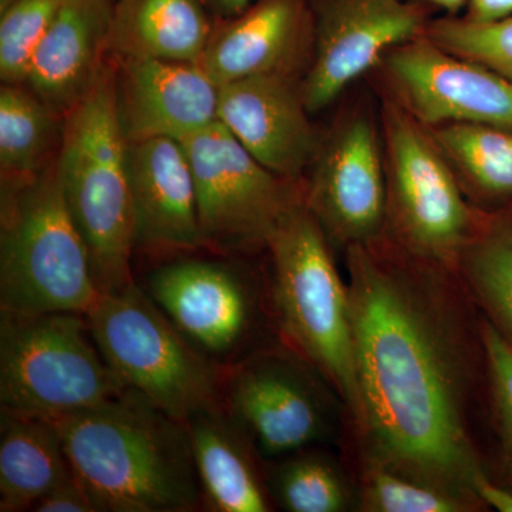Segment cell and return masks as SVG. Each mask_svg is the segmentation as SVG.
<instances>
[{
	"label": "cell",
	"instance_id": "obj_1",
	"mask_svg": "<svg viewBox=\"0 0 512 512\" xmlns=\"http://www.w3.org/2000/svg\"><path fill=\"white\" fill-rule=\"evenodd\" d=\"M359 412L343 453L487 508L484 318L453 266L384 237L343 252Z\"/></svg>",
	"mask_w": 512,
	"mask_h": 512
},
{
	"label": "cell",
	"instance_id": "obj_2",
	"mask_svg": "<svg viewBox=\"0 0 512 512\" xmlns=\"http://www.w3.org/2000/svg\"><path fill=\"white\" fill-rule=\"evenodd\" d=\"M99 512H191L202 495L187 424L140 394L50 419Z\"/></svg>",
	"mask_w": 512,
	"mask_h": 512
},
{
	"label": "cell",
	"instance_id": "obj_14",
	"mask_svg": "<svg viewBox=\"0 0 512 512\" xmlns=\"http://www.w3.org/2000/svg\"><path fill=\"white\" fill-rule=\"evenodd\" d=\"M372 73L380 96L424 127L450 123L512 127L511 80L448 52L426 33L393 47Z\"/></svg>",
	"mask_w": 512,
	"mask_h": 512
},
{
	"label": "cell",
	"instance_id": "obj_8",
	"mask_svg": "<svg viewBox=\"0 0 512 512\" xmlns=\"http://www.w3.org/2000/svg\"><path fill=\"white\" fill-rule=\"evenodd\" d=\"M124 387L79 313L0 315L2 409L56 419L116 399Z\"/></svg>",
	"mask_w": 512,
	"mask_h": 512
},
{
	"label": "cell",
	"instance_id": "obj_31",
	"mask_svg": "<svg viewBox=\"0 0 512 512\" xmlns=\"http://www.w3.org/2000/svg\"><path fill=\"white\" fill-rule=\"evenodd\" d=\"M32 511L37 512H99L86 487L76 476L69 477L53 488Z\"/></svg>",
	"mask_w": 512,
	"mask_h": 512
},
{
	"label": "cell",
	"instance_id": "obj_33",
	"mask_svg": "<svg viewBox=\"0 0 512 512\" xmlns=\"http://www.w3.org/2000/svg\"><path fill=\"white\" fill-rule=\"evenodd\" d=\"M476 491L487 511L512 512L511 488L494 483L488 477H483L478 480Z\"/></svg>",
	"mask_w": 512,
	"mask_h": 512
},
{
	"label": "cell",
	"instance_id": "obj_7",
	"mask_svg": "<svg viewBox=\"0 0 512 512\" xmlns=\"http://www.w3.org/2000/svg\"><path fill=\"white\" fill-rule=\"evenodd\" d=\"M221 407L265 461L349 441L348 407L305 357L281 340L225 370Z\"/></svg>",
	"mask_w": 512,
	"mask_h": 512
},
{
	"label": "cell",
	"instance_id": "obj_16",
	"mask_svg": "<svg viewBox=\"0 0 512 512\" xmlns=\"http://www.w3.org/2000/svg\"><path fill=\"white\" fill-rule=\"evenodd\" d=\"M312 53L309 0H254L232 18L215 19L200 64L218 86L268 74L303 80Z\"/></svg>",
	"mask_w": 512,
	"mask_h": 512
},
{
	"label": "cell",
	"instance_id": "obj_17",
	"mask_svg": "<svg viewBox=\"0 0 512 512\" xmlns=\"http://www.w3.org/2000/svg\"><path fill=\"white\" fill-rule=\"evenodd\" d=\"M117 62V60H116ZM220 86L200 63L117 62V109L127 140H184L218 120Z\"/></svg>",
	"mask_w": 512,
	"mask_h": 512
},
{
	"label": "cell",
	"instance_id": "obj_5",
	"mask_svg": "<svg viewBox=\"0 0 512 512\" xmlns=\"http://www.w3.org/2000/svg\"><path fill=\"white\" fill-rule=\"evenodd\" d=\"M100 295L89 248L64 198L57 157L33 177L2 180V312L86 316Z\"/></svg>",
	"mask_w": 512,
	"mask_h": 512
},
{
	"label": "cell",
	"instance_id": "obj_34",
	"mask_svg": "<svg viewBox=\"0 0 512 512\" xmlns=\"http://www.w3.org/2000/svg\"><path fill=\"white\" fill-rule=\"evenodd\" d=\"M204 2L215 19H225L238 15L254 0H204Z\"/></svg>",
	"mask_w": 512,
	"mask_h": 512
},
{
	"label": "cell",
	"instance_id": "obj_13",
	"mask_svg": "<svg viewBox=\"0 0 512 512\" xmlns=\"http://www.w3.org/2000/svg\"><path fill=\"white\" fill-rule=\"evenodd\" d=\"M313 53L302 80L309 113L332 106L393 47L426 33L439 10L419 0H309Z\"/></svg>",
	"mask_w": 512,
	"mask_h": 512
},
{
	"label": "cell",
	"instance_id": "obj_22",
	"mask_svg": "<svg viewBox=\"0 0 512 512\" xmlns=\"http://www.w3.org/2000/svg\"><path fill=\"white\" fill-rule=\"evenodd\" d=\"M72 476L62 436L52 420L2 409L0 511L32 510L37 501Z\"/></svg>",
	"mask_w": 512,
	"mask_h": 512
},
{
	"label": "cell",
	"instance_id": "obj_23",
	"mask_svg": "<svg viewBox=\"0 0 512 512\" xmlns=\"http://www.w3.org/2000/svg\"><path fill=\"white\" fill-rule=\"evenodd\" d=\"M429 131L474 208L512 207V127L450 123Z\"/></svg>",
	"mask_w": 512,
	"mask_h": 512
},
{
	"label": "cell",
	"instance_id": "obj_36",
	"mask_svg": "<svg viewBox=\"0 0 512 512\" xmlns=\"http://www.w3.org/2000/svg\"><path fill=\"white\" fill-rule=\"evenodd\" d=\"M15 0H0V13L5 12Z\"/></svg>",
	"mask_w": 512,
	"mask_h": 512
},
{
	"label": "cell",
	"instance_id": "obj_19",
	"mask_svg": "<svg viewBox=\"0 0 512 512\" xmlns=\"http://www.w3.org/2000/svg\"><path fill=\"white\" fill-rule=\"evenodd\" d=\"M114 0H66L30 59L26 86L60 116L96 83L110 55Z\"/></svg>",
	"mask_w": 512,
	"mask_h": 512
},
{
	"label": "cell",
	"instance_id": "obj_15",
	"mask_svg": "<svg viewBox=\"0 0 512 512\" xmlns=\"http://www.w3.org/2000/svg\"><path fill=\"white\" fill-rule=\"evenodd\" d=\"M298 77H247L220 86L218 121L272 173L303 183L322 133L311 121Z\"/></svg>",
	"mask_w": 512,
	"mask_h": 512
},
{
	"label": "cell",
	"instance_id": "obj_37",
	"mask_svg": "<svg viewBox=\"0 0 512 512\" xmlns=\"http://www.w3.org/2000/svg\"><path fill=\"white\" fill-rule=\"evenodd\" d=\"M114 2H116V0H114Z\"/></svg>",
	"mask_w": 512,
	"mask_h": 512
},
{
	"label": "cell",
	"instance_id": "obj_32",
	"mask_svg": "<svg viewBox=\"0 0 512 512\" xmlns=\"http://www.w3.org/2000/svg\"><path fill=\"white\" fill-rule=\"evenodd\" d=\"M460 16L474 23L497 22L512 16V0H468Z\"/></svg>",
	"mask_w": 512,
	"mask_h": 512
},
{
	"label": "cell",
	"instance_id": "obj_4",
	"mask_svg": "<svg viewBox=\"0 0 512 512\" xmlns=\"http://www.w3.org/2000/svg\"><path fill=\"white\" fill-rule=\"evenodd\" d=\"M335 249L305 200L266 242V272L276 335L326 377L348 407L350 434L359 412L348 281Z\"/></svg>",
	"mask_w": 512,
	"mask_h": 512
},
{
	"label": "cell",
	"instance_id": "obj_29",
	"mask_svg": "<svg viewBox=\"0 0 512 512\" xmlns=\"http://www.w3.org/2000/svg\"><path fill=\"white\" fill-rule=\"evenodd\" d=\"M426 35L448 52L483 64L512 82V16L490 23L434 16Z\"/></svg>",
	"mask_w": 512,
	"mask_h": 512
},
{
	"label": "cell",
	"instance_id": "obj_11",
	"mask_svg": "<svg viewBox=\"0 0 512 512\" xmlns=\"http://www.w3.org/2000/svg\"><path fill=\"white\" fill-rule=\"evenodd\" d=\"M181 144L194 175L204 248L264 254L272 232L305 200L303 183L272 173L218 120Z\"/></svg>",
	"mask_w": 512,
	"mask_h": 512
},
{
	"label": "cell",
	"instance_id": "obj_9",
	"mask_svg": "<svg viewBox=\"0 0 512 512\" xmlns=\"http://www.w3.org/2000/svg\"><path fill=\"white\" fill-rule=\"evenodd\" d=\"M386 227L383 237L420 258L456 268L480 210L468 202L429 128L380 96Z\"/></svg>",
	"mask_w": 512,
	"mask_h": 512
},
{
	"label": "cell",
	"instance_id": "obj_21",
	"mask_svg": "<svg viewBox=\"0 0 512 512\" xmlns=\"http://www.w3.org/2000/svg\"><path fill=\"white\" fill-rule=\"evenodd\" d=\"M214 23L204 0H116L110 55L117 62L200 63Z\"/></svg>",
	"mask_w": 512,
	"mask_h": 512
},
{
	"label": "cell",
	"instance_id": "obj_12",
	"mask_svg": "<svg viewBox=\"0 0 512 512\" xmlns=\"http://www.w3.org/2000/svg\"><path fill=\"white\" fill-rule=\"evenodd\" d=\"M305 204L335 251L370 244L386 227L380 116L366 100L346 104L320 136L303 180Z\"/></svg>",
	"mask_w": 512,
	"mask_h": 512
},
{
	"label": "cell",
	"instance_id": "obj_10",
	"mask_svg": "<svg viewBox=\"0 0 512 512\" xmlns=\"http://www.w3.org/2000/svg\"><path fill=\"white\" fill-rule=\"evenodd\" d=\"M146 292L188 342L227 370L278 342L266 265L180 259L154 269Z\"/></svg>",
	"mask_w": 512,
	"mask_h": 512
},
{
	"label": "cell",
	"instance_id": "obj_30",
	"mask_svg": "<svg viewBox=\"0 0 512 512\" xmlns=\"http://www.w3.org/2000/svg\"><path fill=\"white\" fill-rule=\"evenodd\" d=\"M66 0H15L0 13V79L23 83L30 59Z\"/></svg>",
	"mask_w": 512,
	"mask_h": 512
},
{
	"label": "cell",
	"instance_id": "obj_28",
	"mask_svg": "<svg viewBox=\"0 0 512 512\" xmlns=\"http://www.w3.org/2000/svg\"><path fill=\"white\" fill-rule=\"evenodd\" d=\"M488 353V478L512 490V348L484 319Z\"/></svg>",
	"mask_w": 512,
	"mask_h": 512
},
{
	"label": "cell",
	"instance_id": "obj_18",
	"mask_svg": "<svg viewBox=\"0 0 512 512\" xmlns=\"http://www.w3.org/2000/svg\"><path fill=\"white\" fill-rule=\"evenodd\" d=\"M136 247L153 252L204 248L197 192L181 141L168 137L128 141Z\"/></svg>",
	"mask_w": 512,
	"mask_h": 512
},
{
	"label": "cell",
	"instance_id": "obj_3",
	"mask_svg": "<svg viewBox=\"0 0 512 512\" xmlns=\"http://www.w3.org/2000/svg\"><path fill=\"white\" fill-rule=\"evenodd\" d=\"M57 168L97 288L110 293L133 284L136 221L128 140L117 109V64L107 62L90 92L64 114Z\"/></svg>",
	"mask_w": 512,
	"mask_h": 512
},
{
	"label": "cell",
	"instance_id": "obj_27",
	"mask_svg": "<svg viewBox=\"0 0 512 512\" xmlns=\"http://www.w3.org/2000/svg\"><path fill=\"white\" fill-rule=\"evenodd\" d=\"M348 460L355 473L357 512H473L463 501L430 485L370 461Z\"/></svg>",
	"mask_w": 512,
	"mask_h": 512
},
{
	"label": "cell",
	"instance_id": "obj_20",
	"mask_svg": "<svg viewBox=\"0 0 512 512\" xmlns=\"http://www.w3.org/2000/svg\"><path fill=\"white\" fill-rule=\"evenodd\" d=\"M202 510L272 512L266 461L222 407L187 423Z\"/></svg>",
	"mask_w": 512,
	"mask_h": 512
},
{
	"label": "cell",
	"instance_id": "obj_6",
	"mask_svg": "<svg viewBox=\"0 0 512 512\" xmlns=\"http://www.w3.org/2000/svg\"><path fill=\"white\" fill-rule=\"evenodd\" d=\"M117 382L187 424L221 407L224 369L194 348L146 289L101 293L86 315Z\"/></svg>",
	"mask_w": 512,
	"mask_h": 512
},
{
	"label": "cell",
	"instance_id": "obj_25",
	"mask_svg": "<svg viewBox=\"0 0 512 512\" xmlns=\"http://www.w3.org/2000/svg\"><path fill=\"white\" fill-rule=\"evenodd\" d=\"M456 271L488 325L512 348V207L480 212Z\"/></svg>",
	"mask_w": 512,
	"mask_h": 512
},
{
	"label": "cell",
	"instance_id": "obj_35",
	"mask_svg": "<svg viewBox=\"0 0 512 512\" xmlns=\"http://www.w3.org/2000/svg\"><path fill=\"white\" fill-rule=\"evenodd\" d=\"M439 10L441 15L460 16L466 9L468 0H419Z\"/></svg>",
	"mask_w": 512,
	"mask_h": 512
},
{
	"label": "cell",
	"instance_id": "obj_24",
	"mask_svg": "<svg viewBox=\"0 0 512 512\" xmlns=\"http://www.w3.org/2000/svg\"><path fill=\"white\" fill-rule=\"evenodd\" d=\"M276 510L357 512L355 473L338 447L312 446L266 461Z\"/></svg>",
	"mask_w": 512,
	"mask_h": 512
},
{
	"label": "cell",
	"instance_id": "obj_26",
	"mask_svg": "<svg viewBox=\"0 0 512 512\" xmlns=\"http://www.w3.org/2000/svg\"><path fill=\"white\" fill-rule=\"evenodd\" d=\"M63 116L25 83L0 87V171L2 180L42 173L53 163L62 140Z\"/></svg>",
	"mask_w": 512,
	"mask_h": 512
}]
</instances>
